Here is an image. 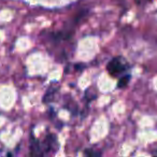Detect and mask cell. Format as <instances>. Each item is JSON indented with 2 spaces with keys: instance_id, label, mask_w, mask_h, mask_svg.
Returning <instances> with one entry per match:
<instances>
[{
  "instance_id": "1",
  "label": "cell",
  "mask_w": 157,
  "mask_h": 157,
  "mask_svg": "<svg viewBox=\"0 0 157 157\" xmlns=\"http://www.w3.org/2000/svg\"><path fill=\"white\" fill-rule=\"evenodd\" d=\"M127 68H128V65L125 61V59H123L122 57H114L107 65L108 72H109L110 75L114 76V78L122 75L127 70Z\"/></svg>"
},
{
  "instance_id": "2",
  "label": "cell",
  "mask_w": 157,
  "mask_h": 157,
  "mask_svg": "<svg viewBox=\"0 0 157 157\" xmlns=\"http://www.w3.org/2000/svg\"><path fill=\"white\" fill-rule=\"evenodd\" d=\"M42 150L44 153H54L58 148V142H57V138L55 135L48 133L45 137V139L43 140V142L41 143Z\"/></svg>"
},
{
  "instance_id": "3",
  "label": "cell",
  "mask_w": 157,
  "mask_h": 157,
  "mask_svg": "<svg viewBox=\"0 0 157 157\" xmlns=\"http://www.w3.org/2000/svg\"><path fill=\"white\" fill-rule=\"evenodd\" d=\"M44 154L42 150L41 143L35 138V136L31 133L30 137V155L31 156H42Z\"/></svg>"
},
{
  "instance_id": "4",
  "label": "cell",
  "mask_w": 157,
  "mask_h": 157,
  "mask_svg": "<svg viewBox=\"0 0 157 157\" xmlns=\"http://www.w3.org/2000/svg\"><path fill=\"white\" fill-rule=\"evenodd\" d=\"M56 92H57V88H54V87H52V86H50L48 90V92H46L45 95H44L43 102L48 103V102H50L51 100H53V97H54V95Z\"/></svg>"
},
{
  "instance_id": "5",
  "label": "cell",
  "mask_w": 157,
  "mask_h": 157,
  "mask_svg": "<svg viewBox=\"0 0 157 157\" xmlns=\"http://www.w3.org/2000/svg\"><path fill=\"white\" fill-rule=\"evenodd\" d=\"M130 74H125V75H123L122 78L118 80V83H117V87L118 88H124L126 87L127 85H128L129 81H130Z\"/></svg>"
},
{
  "instance_id": "6",
  "label": "cell",
  "mask_w": 157,
  "mask_h": 157,
  "mask_svg": "<svg viewBox=\"0 0 157 157\" xmlns=\"http://www.w3.org/2000/svg\"><path fill=\"white\" fill-rule=\"evenodd\" d=\"M52 37L53 39L57 40V41H60V40H67L70 38V33H63V31H60V33H52Z\"/></svg>"
},
{
  "instance_id": "7",
  "label": "cell",
  "mask_w": 157,
  "mask_h": 157,
  "mask_svg": "<svg viewBox=\"0 0 157 157\" xmlns=\"http://www.w3.org/2000/svg\"><path fill=\"white\" fill-rule=\"evenodd\" d=\"M84 153H85V155H87V156H99V155H101L100 152H96V151H94V150H86Z\"/></svg>"
}]
</instances>
